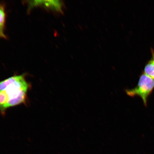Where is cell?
<instances>
[{
  "mask_svg": "<svg viewBox=\"0 0 154 154\" xmlns=\"http://www.w3.org/2000/svg\"><path fill=\"white\" fill-rule=\"evenodd\" d=\"M151 57L146 63L143 73L154 80V49H151Z\"/></svg>",
  "mask_w": 154,
  "mask_h": 154,
  "instance_id": "277c9868",
  "label": "cell"
},
{
  "mask_svg": "<svg viewBox=\"0 0 154 154\" xmlns=\"http://www.w3.org/2000/svg\"><path fill=\"white\" fill-rule=\"evenodd\" d=\"M33 2L30 3L31 7L38 5H44V6L46 7L49 8L53 9L57 11H61L62 4L59 1H35Z\"/></svg>",
  "mask_w": 154,
  "mask_h": 154,
  "instance_id": "3957f363",
  "label": "cell"
},
{
  "mask_svg": "<svg viewBox=\"0 0 154 154\" xmlns=\"http://www.w3.org/2000/svg\"><path fill=\"white\" fill-rule=\"evenodd\" d=\"M5 21V13L3 6L0 5V28L4 29Z\"/></svg>",
  "mask_w": 154,
  "mask_h": 154,
  "instance_id": "5b68a950",
  "label": "cell"
},
{
  "mask_svg": "<svg viewBox=\"0 0 154 154\" xmlns=\"http://www.w3.org/2000/svg\"><path fill=\"white\" fill-rule=\"evenodd\" d=\"M154 89V80L142 72L140 75L137 85L134 88L125 90L126 94L130 97L139 96L144 106H147L148 98Z\"/></svg>",
  "mask_w": 154,
  "mask_h": 154,
  "instance_id": "7a4b0ae2",
  "label": "cell"
},
{
  "mask_svg": "<svg viewBox=\"0 0 154 154\" xmlns=\"http://www.w3.org/2000/svg\"><path fill=\"white\" fill-rule=\"evenodd\" d=\"M29 84L23 75L10 77L0 82V91L6 97L7 109L26 103Z\"/></svg>",
  "mask_w": 154,
  "mask_h": 154,
  "instance_id": "6da1fadb",
  "label": "cell"
},
{
  "mask_svg": "<svg viewBox=\"0 0 154 154\" xmlns=\"http://www.w3.org/2000/svg\"><path fill=\"white\" fill-rule=\"evenodd\" d=\"M5 38V36L4 33V29L0 28V38Z\"/></svg>",
  "mask_w": 154,
  "mask_h": 154,
  "instance_id": "8992f818",
  "label": "cell"
}]
</instances>
